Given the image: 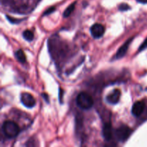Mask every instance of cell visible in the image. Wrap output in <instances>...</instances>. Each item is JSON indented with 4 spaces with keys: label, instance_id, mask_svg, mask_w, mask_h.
Masks as SVG:
<instances>
[{
    "label": "cell",
    "instance_id": "6da1fadb",
    "mask_svg": "<svg viewBox=\"0 0 147 147\" xmlns=\"http://www.w3.org/2000/svg\"><path fill=\"white\" fill-rule=\"evenodd\" d=\"M2 131L4 135L9 139L16 137L20 131L18 125L11 121H6L2 125Z\"/></svg>",
    "mask_w": 147,
    "mask_h": 147
},
{
    "label": "cell",
    "instance_id": "7a4b0ae2",
    "mask_svg": "<svg viewBox=\"0 0 147 147\" xmlns=\"http://www.w3.org/2000/svg\"><path fill=\"white\" fill-rule=\"evenodd\" d=\"M76 103L80 109L88 110L93 107V99L88 93L86 92H81L78 95Z\"/></svg>",
    "mask_w": 147,
    "mask_h": 147
},
{
    "label": "cell",
    "instance_id": "3957f363",
    "mask_svg": "<svg viewBox=\"0 0 147 147\" xmlns=\"http://www.w3.org/2000/svg\"><path fill=\"white\" fill-rule=\"evenodd\" d=\"M132 130L131 128L125 125H122L116 129L114 131V135L119 142H123L129 139Z\"/></svg>",
    "mask_w": 147,
    "mask_h": 147
},
{
    "label": "cell",
    "instance_id": "277c9868",
    "mask_svg": "<svg viewBox=\"0 0 147 147\" xmlns=\"http://www.w3.org/2000/svg\"><path fill=\"white\" fill-rule=\"evenodd\" d=\"M21 101L25 107L30 108V109L34 107L36 104L35 99L31 94L28 93H23L21 95Z\"/></svg>",
    "mask_w": 147,
    "mask_h": 147
},
{
    "label": "cell",
    "instance_id": "5b68a950",
    "mask_svg": "<svg viewBox=\"0 0 147 147\" xmlns=\"http://www.w3.org/2000/svg\"><path fill=\"white\" fill-rule=\"evenodd\" d=\"M105 32L104 26L101 24H94L90 27V33L94 38H100Z\"/></svg>",
    "mask_w": 147,
    "mask_h": 147
},
{
    "label": "cell",
    "instance_id": "8992f818",
    "mask_svg": "<svg viewBox=\"0 0 147 147\" xmlns=\"http://www.w3.org/2000/svg\"><path fill=\"white\" fill-rule=\"evenodd\" d=\"M144 109L145 103L144 101H142V100H139V101L136 102L133 105L131 109V113L134 116L138 117V116H141L142 114Z\"/></svg>",
    "mask_w": 147,
    "mask_h": 147
},
{
    "label": "cell",
    "instance_id": "52a82bcc",
    "mask_svg": "<svg viewBox=\"0 0 147 147\" xmlns=\"http://www.w3.org/2000/svg\"><path fill=\"white\" fill-rule=\"evenodd\" d=\"M133 39L134 37H131L130 39H129V40H128L127 41H126V42L118 50L117 53H116V55H115L114 57L115 59H120L122 58L123 57H124L125 55L127 53L128 49H129V45H130L131 42V41L133 40Z\"/></svg>",
    "mask_w": 147,
    "mask_h": 147
},
{
    "label": "cell",
    "instance_id": "ba28073f",
    "mask_svg": "<svg viewBox=\"0 0 147 147\" xmlns=\"http://www.w3.org/2000/svg\"><path fill=\"white\" fill-rule=\"evenodd\" d=\"M121 96V91L119 89L113 90L110 94H109L106 97V100L108 103L111 104H116L119 101Z\"/></svg>",
    "mask_w": 147,
    "mask_h": 147
},
{
    "label": "cell",
    "instance_id": "9c48e42d",
    "mask_svg": "<svg viewBox=\"0 0 147 147\" xmlns=\"http://www.w3.org/2000/svg\"><path fill=\"white\" fill-rule=\"evenodd\" d=\"M103 136L106 141H110L113 137V129L110 123H105L103 126Z\"/></svg>",
    "mask_w": 147,
    "mask_h": 147
},
{
    "label": "cell",
    "instance_id": "30bf717a",
    "mask_svg": "<svg viewBox=\"0 0 147 147\" xmlns=\"http://www.w3.org/2000/svg\"><path fill=\"white\" fill-rule=\"evenodd\" d=\"M15 57L19 62H20L22 63H24L26 62V60H27L26 59L25 54H24V53L22 50H19L16 52Z\"/></svg>",
    "mask_w": 147,
    "mask_h": 147
},
{
    "label": "cell",
    "instance_id": "8fae6325",
    "mask_svg": "<svg viewBox=\"0 0 147 147\" xmlns=\"http://www.w3.org/2000/svg\"><path fill=\"white\" fill-rule=\"evenodd\" d=\"M76 1H75V2L72 3V4H70L69 7H67V9L65 10L64 13H63V17H69V16H70V14H72V12L74 11L75 7H76Z\"/></svg>",
    "mask_w": 147,
    "mask_h": 147
},
{
    "label": "cell",
    "instance_id": "7c38bea8",
    "mask_svg": "<svg viewBox=\"0 0 147 147\" xmlns=\"http://www.w3.org/2000/svg\"><path fill=\"white\" fill-rule=\"evenodd\" d=\"M23 37H24V38L26 40H27V41H32L33 39H34V34H33V32L32 31H30V30H25V31H24V32H23L22 34Z\"/></svg>",
    "mask_w": 147,
    "mask_h": 147
},
{
    "label": "cell",
    "instance_id": "4fadbf2b",
    "mask_svg": "<svg viewBox=\"0 0 147 147\" xmlns=\"http://www.w3.org/2000/svg\"><path fill=\"white\" fill-rule=\"evenodd\" d=\"M119 8L121 11H126V10L130 9V7H129L128 4H124V3H123V4H121V5L119 6Z\"/></svg>",
    "mask_w": 147,
    "mask_h": 147
},
{
    "label": "cell",
    "instance_id": "5bb4252c",
    "mask_svg": "<svg viewBox=\"0 0 147 147\" xmlns=\"http://www.w3.org/2000/svg\"><path fill=\"white\" fill-rule=\"evenodd\" d=\"M146 48H147V37L146 38V40L142 42V44L141 45L140 47H139V52L143 51V50H144Z\"/></svg>",
    "mask_w": 147,
    "mask_h": 147
},
{
    "label": "cell",
    "instance_id": "9a60e30c",
    "mask_svg": "<svg viewBox=\"0 0 147 147\" xmlns=\"http://www.w3.org/2000/svg\"><path fill=\"white\" fill-rule=\"evenodd\" d=\"M55 8L54 7H50V8H49L47 10V11H45L44 12V14H43V15H48V14H51L52 12H53V11H55Z\"/></svg>",
    "mask_w": 147,
    "mask_h": 147
},
{
    "label": "cell",
    "instance_id": "2e32d148",
    "mask_svg": "<svg viewBox=\"0 0 147 147\" xmlns=\"http://www.w3.org/2000/svg\"><path fill=\"white\" fill-rule=\"evenodd\" d=\"M7 18L9 20V22H12V23L20 22H21L22 20H17V19H14V18H12V17H9V16H7Z\"/></svg>",
    "mask_w": 147,
    "mask_h": 147
},
{
    "label": "cell",
    "instance_id": "e0dca14e",
    "mask_svg": "<svg viewBox=\"0 0 147 147\" xmlns=\"http://www.w3.org/2000/svg\"><path fill=\"white\" fill-rule=\"evenodd\" d=\"M136 1L142 3V4H147V0H136Z\"/></svg>",
    "mask_w": 147,
    "mask_h": 147
}]
</instances>
